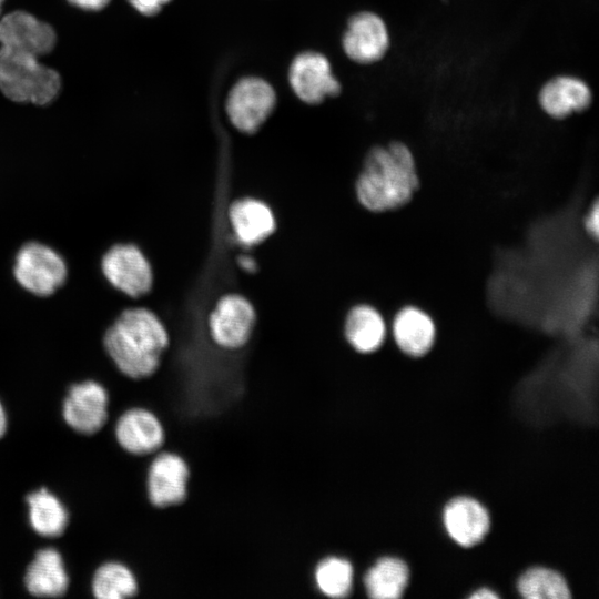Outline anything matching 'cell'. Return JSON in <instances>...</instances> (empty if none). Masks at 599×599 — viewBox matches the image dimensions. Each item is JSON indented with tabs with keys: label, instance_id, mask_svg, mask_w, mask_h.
<instances>
[{
	"label": "cell",
	"instance_id": "6da1fadb",
	"mask_svg": "<svg viewBox=\"0 0 599 599\" xmlns=\"http://www.w3.org/2000/svg\"><path fill=\"white\" fill-rule=\"evenodd\" d=\"M419 185L412 151L406 144L394 141L368 152L355 192L362 206L374 213H386L407 205Z\"/></svg>",
	"mask_w": 599,
	"mask_h": 599
},
{
	"label": "cell",
	"instance_id": "7a4b0ae2",
	"mask_svg": "<svg viewBox=\"0 0 599 599\" xmlns=\"http://www.w3.org/2000/svg\"><path fill=\"white\" fill-rule=\"evenodd\" d=\"M103 345L122 374L141 379L159 368L169 336L154 313L143 307L130 308L108 328Z\"/></svg>",
	"mask_w": 599,
	"mask_h": 599
},
{
	"label": "cell",
	"instance_id": "3957f363",
	"mask_svg": "<svg viewBox=\"0 0 599 599\" xmlns=\"http://www.w3.org/2000/svg\"><path fill=\"white\" fill-rule=\"evenodd\" d=\"M61 87L59 73L39 58L0 48V90L10 100L45 105Z\"/></svg>",
	"mask_w": 599,
	"mask_h": 599
},
{
	"label": "cell",
	"instance_id": "277c9868",
	"mask_svg": "<svg viewBox=\"0 0 599 599\" xmlns=\"http://www.w3.org/2000/svg\"><path fill=\"white\" fill-rule=\"evenodd\" d=\"M13 274L24 290L44 297L64 284L68 270L64 260L54 250L42 243L30 242L18 251Z\"/></svg>",
	"mask_w": 599,
	"mask_h": 599
},
{
	"label": "cell",
	"instance_id": "5b68a950",
	"mask_svg": "<svg viewBox=\"0 0 599 599\" xmlns=\"http://www.w3.org/2000/svg\"><path fill=\"white\" fill-rule=\"evenodd\" d=\"M276 104L273 87L258 77H244L229 91L225 110L230 122L243 133H254Z\"/></svg>",
	"mask_w": 599,
	"mask_h": 599
},
{
	"label": "cell",
	"instance_id": "8992f818",
	"mask_svg": "<svg viewBox=\"0 0 599 599\" xmlns=\"http://www.w3.org/2000/svg\"><path fill=\"white\" fill-rule=\"evenodd\" d=\"M102 272L116 290L131 297L146 294L153 282L152 268L133 244H116L102 257Z\"/></svg>",
	"mask_w": 599,
	"mask_h": 599
},
{
	"label": "cell",
	"instance_id": "52a82bcc",
	"mask_svg": "<svg viewBox=\"0 0 599 599\" xmlns=\"http://www.w3.org/2000/svg\"><path fill=\"white\" fill-rule=\"evenodd\" d=\"M288 82L295 95L305 103L317 104L327 97L341 92V84L334 77L325 55L315 51L297 54L288 69Z\"/></svg>",
	"mask_w": 599,
	"mask_h": 599
},
{
	"label": "cell",
	"instance_id": "ba28073f",
	"mask_svg": "<svg viewBox=\"0 0 599 599\" xmlns=\"http://www.w3.org/2000/svg\"><path fill=\"white\" fill-rule=\"evenodd\" d=\"M447 536L461 548L479 545L488 535L491 518L486 506L478 499L459 495L450 498L441 511Z\"/></svg>",
	"mask_w": 599,
	"mask_h": 599
},
{
	"label": "cell",
	"instance_id": "9c48e42d",
	"mask_svg": "<svg viewBox=\"0 0 599 599\" xmlns=\"http://www.w3.org/2000/svg\"><path fill=\"white\" fill-rule=\"evenodd\" d=\"M189 480L190 468L182 456L173 451L158 454L146 477L150 502L158 508L182 504L187 496Z\"/></svg>",
	"mask_w": 599,
	"mask_h": 599
},
{
	"label": "cell",
	"instance_id": "30bf717a",
	"mask_svg": "<svg viewBox=\"0 0 599 599\" xmlns=\"http://www.w3.org/2000/svg\"><path fill=\"white\" fill-rule=\"evenodd\" d=\"M108 404L106 389L94 380H85L70 387L62 405V415L72 429L92 435L106 423Z\"/></svg>",
	"mask_w": 599,
	"mask_h": 599
},
{
	"label": "cell",
	"instance_id": "8fae6325",
	"mask_svg": "<svg viewBox=\"0 0 599 599\" xmlns=\"http://www.w3.org/2000/svg\"><path fill=\"white\" fill-rule=\"evenodd\" d=\"M345 54L359 64L379 61L389 48V33L384 20L376 13L363 11L347 22L342 38Z\"/></svg>",
	"mask_w": 599,
	"mask_h": 599
},
{
	"label": "cell",
	"instance_id": "7c38bea8",
	"mask_svg": "<svg viewBox=\"0 0 599 599\" xmlns=\"http://www.w3.org/2000/svg\"><path fill=\"white\" fill-rule=\"evenodd\" d=\"M254 322V308L245 297L226 295L217 302L210 315V334L219 346L237 349L247 343Z\"/></svg>",
	"mask_w": 599,
	"mask_h": 599
},
{
	"label": "cell",
	"instance_id": "4fadbf2b",
	"mask_svg": "<svg viewBox=\"0 0 599 599\" xmlns=\"http://www.w3.org/2000/svg\"><path fill=\"white\" fill-rule=\"evenodd\" d=\"M54 29L26 11H13L0 20L1 48L40 58L52 51Z\"/></svg>",
	"mask_w": 599,
	"mask_h": 599
},
{
	"label": "cell",
	"instance_id": "5bb4252c",
	"mask_svg": "<svg viewBox=\"0 0 599 599\" xmlns=\"http://www.w3.org/2000/svg\"><path fill=\"white\" fill-rule=\"evenodd\" d=\"M114 434L119 445L136 456L153 454L165 440V432L156 415L145 408L134 407L118 419Z\"/></svg>",
	"mask_w": 599,
	"mask_h": 599
},
{
	"label": "cell",
	"instance_id": "9a60e30c",
	"mask_svg": "<svg viewBox=\"0 0 599 599\" xmlns=\"http://www.w3.org/2000/svg\"><path fill=\"white\" fill-rule=\"evenodd\" d=\"M436 334L433 318L420 307L403 306L393 318L392 336L395 345L409 357H423L430 352Z\"/></svg>",
	"mask_w": 599,
	"mask_h": 599
},
{
	"label": "cell",
	"instance_id": "2e32d148",
	"mask_svg": "<svg viewBox=\"0 0 599 599\" xmlns=\"http://www.w3.org/2000/svg\"><path fill=\"white\" fill-rule=\"evenodd\" d=\"M591 98L588 84L571 75H558L548 80L538 94L540 108L552 119H565L586 110Z\"/></svg>",
	"mask_w": 599,
	"mask_h": 599
},
{
	"label": "cell",
	"instance_id": "e0dca14e",
	"mask_svg": "<svg viewBox=\"0 0 599 599\" xmlns=\"http://www.w3.org/2000/svg\"><path fill=\"white\" fill-rule=\"evenodd\" d=\"M407 562L396 556L377 558L361 576L358 588L370 599H402L409 583Z\"/></svg>",
	"mask_w": 599,
	"mask_h": 599
},
{
	"label": "cell",
	"instance_id": "ac0fdd59",
	"mask_svg": "<svg viewBox=\"0 0 599 599\" xmlns=\"http://www.w3.org/2000/svg\"><path fill=\"white\" fill-rule=\"evenodd\" d=\"M24 586L35 597H61L69 586V577L61 554L54 548L37 551L27 568Z\"/></svg>",
	"mask_w": 599,
	"mask_h": 599
},
{
	"label": "cell",
	"instance_id": "d6986e66",
	"mask_svg": "<svg viewBox=\"0 0 599 599\" xmlns=\"http://www.w3.org/2000/svg\"><path fill=\"white\" fill-rule=\"evenodd\" d=\"M387 325L373 306L357 305L345 319L344 334L351 347L364 355L377 352L386 342Z\"/></svg>",
	"mask_w": 599,
	"mask_h": 599
},
{
	"label": "cell",
	"instance_id": "ffe728a7",
	"mask_svg": "<svg viewBox=\"0 0 599 599\" xmlns=\"http://www.w3.org/2000/svg\"><path fill=\"white\" fill-rule=\"evenodd\" d=\"M229 216L237 240L245 245L261 243L275 229L271 209L255 199H242L234 202L230 207Z\"/></svg>",
	"mask_w": 599,
	"mask_h": 599
},
{
	"label": "cell",
	"instance_id": "44dd1931",
	"mask_svg": "<svg viewBox=\"0 0 599 599\" xmlns=\"http://www.w3.org/2000/svg\"><path fill=\"white\" fill-rule=\"evenodd\" d=\"M27 504L30 525L38 535L54 538L64 532L69 515L55 495L41 488L27 496Z\"/></svg>",
	"mask_w": 599,
	"mask_h": 599
},
{
	"label": "cell",
	"instance_id": "7402d4cb",
	"mask_svg": "<svg viewBox=\"0 0 599 599\" xmlns=\"http://www.w3.org/2000/svg\"><path fill=\"white\" fill-rule=\"evenodd\" d=\"M516 590L522 599H572L565 576L544 565L526 568L517 578Z\"/></svg>",
	"mask_w": 599,
	"mask_h": 599
},
{
	"label": "cell",
	"instance_id": "603a6c76",
	"mask_svg": "<svg viewBox=\"0 0 599 599\" xmlns=\"http://www.w3.org/2000/svg\"><path fill=\"white\" fill-rule=\"evenodd\" d=\"M314 581L317 590L328 598H346L352 595L356 573L352 561L342 556H327L315 567Z\"/></svg>",
	"mask_w": 599,
	"mask_h": 599
},
{
	"label": "cell",
	"instance_id": "cb8c5ba5",
	"mask_svg": "<svg viewBox=\"0 0 599 599\" xmlns=\"http://www.w3.org/2000/svg\"><path fill=\"white\" fill-rule=\"evenodd\" d=\"M92 591L99 599L129 598L138 592V581L129 567L118 561H109L95 570Z\"/></svg>",
	"mask_w": 599,
	"mask_h": 599
},
{
	"label": "cell",
	"instance_id": "d4e9b609",
	"mask_svg": "<svg viewBox=\"0 0 599 599\" xmlns=\"http://www.w3.org/2000/svg\"><path fill=\"white\" fill-rule=\"evenodd\" d=\"M599 207H598V201L595 200L593 203L590 205L585 219H583V227L587 234L592 237L595 241L598 240L599 235Z\"/></svg>",
	"mask_w": 599,
	"mask_h": 599
},
{
	"label": "cell",
	"instance_id": "484cf974",
	"mask_svg": "<svg viewBox=\"0 0 599 599\" xmlns=\"http://www.w3.org/2000/svg\"><path fill=\"white\" fill-rule=\"evenodd\" d=\"M141 14L154 16L171 0H128Z\"/></svg>",
	"mask_w": 599,
	"mask_h": 599
},
{
	"label": "cell",
	"instance_id": "4316f807",
	"mask_svg": "<svg viewBox=\"0 0 599 599\" xmlns=\"http://www.w3.org/2000/svg\"><path fill=\"white\" fill-rule=\"evenodd\" d=\"M71 4L88 11H98L103 9L110 0H68Z\"/></svg>",
	"mask_w": 599,
	"mask_h": 599
},
{
	"label": "cell",
	"instance_id": "83f0119b",
	"mask_svg": "<svg viewBox=\"0 0 599 599\" xmlns=\"http://www.w3.org/2000/svg\"><path fill=\"white\" fill-rule=\"evenodd\" d=\"M466 599H501L500 596L489 587H479L473 590Z\"/></svg>",
	"mask_w": 599,
	"mask_h": 599
},
{
	"label": "cell",
	"instance_id": "f1b7e54d",
	"mask_svg": "<svg viewBox=\"0 0 599 599\" xmlns=\"http://www.w3.org/2000/svg\"><path fill=\"white\" fill-rule=\"evenodd\" d=\"M7 425H8V419H7V414H6V410L0 402V438L6 434L7 432Z\"/></svg>",
	"mask_w": 599,
	"mask_h": 599
},
{
	"label": "cell",
	"instance_id": "f546056e",
	"mask_svg": "<svg viewBox=\"0 0 599 599\" xmlns=\"http://www.w3.org/2000/svg\"><path fill=\"white\" fill-rule=\"evenodd\" d=\"M240 264L242 265V267L246 271H253L255 268V263H254V260H252L251 257L248 256H242L240 258Z\"/></svg>",
	"mask_w": 599,
	"mask_h": 599
},
{
	"label": "cell",
	"instance_id": "4dcf8cb0",
	"mask_svg": "<svg viewBox=\"0 0 599 599\" xmlns=\"http://www.w3.org/2000/svg\"><path fill=\"white\" fill-rule=\"evenodd\" d=\"M3 1L4 0H0V11H1V7H2Z\"/></svg>",
	"mask_w": 599,
	"mask_h": 599
},
{
	"label": "cell",
	"instance_id": "1f68e13d",
	"mask_svg": "<svg viewBox=\"0 0 599 599\" xmlns=\"http://www.w3.org/2000/svg\"><path fill=\"white\" fill-rule=\"evenodd\" d=\"M481 547V546H480ZM487 556V555H486ZM489 559V558H488ZM493 565V564H491ZM494 567V566H493ZM495 569V568H494ZM496 571V570H495ZM497 573V572H496ZM499 580V579H498ZM499 595H500V583H499Z\"/></svg>",
	"mask_w": 599,
	"mask_h": 599
}]
</instances>
